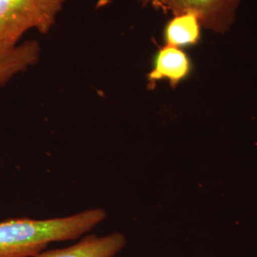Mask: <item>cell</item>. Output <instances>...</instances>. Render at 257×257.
Returning <instances> with one entry per match:
<instances>
[{
  "label": "cell",
  "mask_w": 257,
  "mask_h": 257,
  "mask_svg": "<svg viewBox=\"0 0 257 257\" xmlns=\"http://www.w3.org/2000/svg\"><path fill=\"white\" fill-rule=\"evenodd\" d=\"M102 208L50 219L15 218L0 222V257H35L50 243L80 238L106 219Z\"/></svg>",
  "instance_id": "cell-1"
},
{
  "label": "cell",
  "mask_w": 257,
  "mask_h": 257,
  "mask_svg": "<svg viewBox=\"0 0 257 257\" xmlns=\"http://www.w3.org/2000/svg\"><path fill=\"white\" fill-rule=\"evenodd\" d=\"M65 0H0V50L19 45L31 29L48 33Z\"/></svg>",
  "instance_id": "cell-2"
},
{
  "label": "cell",
  "mask_w": 257,
  "mask_h": 257,
  "mask_svg": "<svg viewBox=\"0 0 257 257\" xmlns=\"http://www.w3.org/2000/svg\"><path fill=\"white\" fill-rule=\"evenodd\" d=\"M143 7L150 6L174 17L193 14L203 29L216 35H225L234 25L242 0H138Z\"/></svg>",
  "instance_id": "cell-3"
},
{
  "label": "cell",
  "mask_w": 257,
  "mask_h": 257,
  "mask_svg": "<svg viewBox=\"0 0 257 257\" xmlns=\"http://www.w3.org/2000/svg\"><path fill=\"white\" fill-rule=\"evenodd\" d=\"M192 71V59L183 49L170 45L160 47L155 55L153 69L147 74L148 88L154 90L156 83L166 80L175 89Z\"/></svg>",
  "instance_id": "cell-4"
},
{
  "label": "cell",
  "mask_w": 257,
  "mask_h": 257,
  "mask_svg": "<svg viewBox=\"0 0 257 257\" xmlns=\"http://www.w3.org/2000/svg\"><path fill=\"white\" fill-rule=\"evenodd\" d=\"M126 236L121 232L108 235H85L73 246L41 251L35 257H114L125 248Z\"/></svg>",
  "instance_id": "cell-5"
},
{
  "label": "cell",
  "mask_w": 257,
  "mask_h": 257,
  "mask_svg": "<svg viewBox=\"0 0 257 257\" xmlns=\"http://www.w3.org/2000/svg\"><path fill=\"white\" fill-rule=\"evenodd\" d=\"M40 51L38 42L35 40L26 41L10 50H0V87L37 64Z\"/></svg>",
  "instance_id": "cell-6"
},
{
  "label": "cell",
  "mask_w": 257,
  "mask_h": 257,
  "mask_svg": "<svg viewBox=\"0 0 257 257\" xmlns=\"http://www.w3.org/2000/svg\"><path fill=\"white\" fill-rule=\"evenodd\" d=\"M202 25L193 14H183L173 17L164 29L165 45L184 48L197 45L201 38Z\"/></svg>",
  "instance_id": "cell-7"
}]
</instances>
